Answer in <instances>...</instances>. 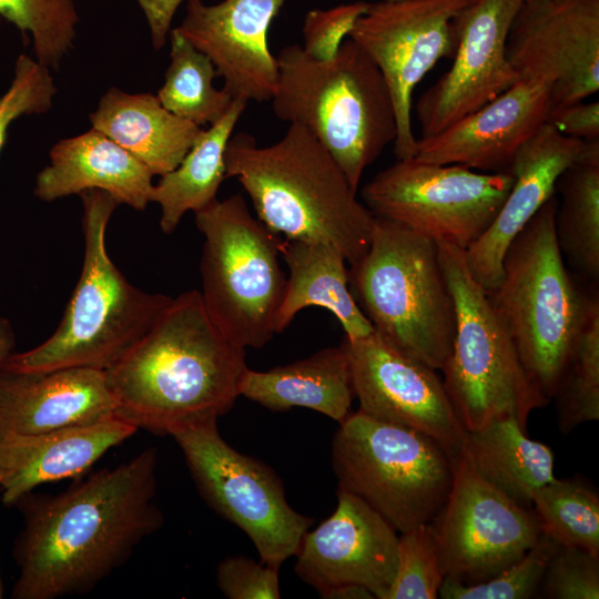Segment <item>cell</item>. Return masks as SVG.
<instances>
[{
	"mask_svg": "<svg viewBox=\"0 0 599 599\" xmlns=\"http://www.w3.org/2000/svg\"><path fill=\"white\" fill-rule=\"evenodd\" d=\"M159 454L149 447L67 490L22 496L23 515L12 555L13 599L85 595L121 568L163 525L155 502Z\"/></svg>",
	"mask_w": 599,
	"mask_h": 599,
	"instance_id": "1",
	"label": "cell"
},
{
	"mask_svg": "<svg viewBox=\"0 0 599 599\" xmlns=\"http://www.w3.org/2000/svg\"><path fill=\"white\" fill-rule=\"evenodd\" d=\"M245 348L206 312L200 291L173 298L153 326L105 370L116 417L155 435L217 420L241 396Z\"/></svg>",
	"mask_w": 599,
	"mask_h": 599,
	"instance_id": "2",
	"label": "cell"
},
{
	"mask_svg": "<svg viewBox=\"0 0 599 599\" xmlns=\"http://www.w3.org/2000/svg\"><path fill=\"white\" fill-rule=\"evenodd\" d=\"M224 161L226 177L240 182L256 217L272 232L331 243L349 265L366 253L374 215L304 126L291 123L281 140L265 146L248 133L232 135Z\"/></svg>",
	"mask_w": 599,
	"mask_h": 599,
	"instance_id": "3",
	"label": "cell"
},
{
	"mask_svg": "<svg viewBox=\"0 0 599 599\" xmlns=\"http://www.w3.org/2000/svg\"><path fill=\"white\" fill-rule=\"evenodd\" d=\"M276 60L274 114L307 129L357 192L366 167L397 136L395 109L382 72L349 38L329 60L313 59L297 44L282 48Z\"/></svg>",
	"mask_w": 599,
	"mask_h": 599,
	"instance_id": "4",
	"label": "cell"
},
{
	"mask_svg": "<svg viewBox=\"0 0 599 599\" xmlns=\"http://www.w3.org/2000/svg\"><path fill=\"white\" fill-rule=\"evenodd\" d=\"M79 196L83 207V263L62 319L43 343L23 353L13 352L3 369L108 370L146 334L173 300L134 286L111 260L105 233L120 205L115 199L101 190H88Z\"/></svg>",
	"mask_w": 599,
	"mask_h": 599,
	"instance_id": "5",
	"label": "cell"
},
{
	"mask_svg": "<svg viewBox=\"0 0 599 599\" xmlns=\"http://www.w3.org/2000/svg\"><path fill=\"white\" fill-rule=\"evenodd\" d=\"M551 196L509 244L501 277L488 296L521 364L541 394L554 398L579 335L599 309L568 271L555 230Z\"/></svg>",
	"mask_w": 599,
	"mask_h": 599,
	"instance_id": "6",
	"label": "cell"
},
{
	"mask_svg": "<svg viewBox=\"0 0 599 599\" xmlns=\"http://www.w3.org/2000/svg\"><path fill=\"white\" fill-rule=\"evenodd\" d=\"M348 273L353 295L374 331L441 370L453 349L456 312L437 243L374 216L368 248Z\"/></svg>",
	"mask_w": 599,
	"mask_h": 599,
	"instance_id": "7",
	"label": "cell"
},
{
	"mask_svg": "<svg viewBox=\"0 0 599 599\" xmlns=\"http://www.w3.org/2000/svg\"><path fill=\"white\" fill-rule=\"evenodd\" d=\"M455 302L451 353L441 372L465 430L512 418L526 428L532 410L549 402L532 383L488 293L470 274L465 250L436 242Z\"/></svg>",
	"mask_w": 599,
	"mask_h": 599,
	"instance_id": "8",
	"label": "cell"
},
{
	"mask_svg": "<svg viewBox=\"0 0 599 599\" xmlns=\"http://www.w3.org/2000/svg\"><path fill=\"white\" fill-rule=\"evenodd\" d=\"M204 236L200 271L204 307L220 331L243 348H261L277 333L287 276L278 234L234 194L194 213Z\"/></svg>",
	"mask_w": 599,
	"mask_h": 599,
	"instance_id": "9",
	"label": "cell"
},
{
	"mask_svg": "<svg viewBox=\"0 0 599 599\" xmlns=\"http://www.w3.org/2000/svg\"><path fill=\"white\" fill-rule=\"evenodd\" d=\"M338 489L354 494L399 534L430 522L454 480V459L416 429L352 412L334 435Z\"/></svg>",
	"mask_w": 599,
	"mask_h": 599,
	"instance_id": "10",
	"label": "cell"
},
{
	"mask_svg": "<svg viewBox=\"0 0 599 599\" xmlns=\"http://www.w3.org/2000/svg\"><path fill=\"white\" fill-rule=\"evenodd\" d=\"M171 436L201 497L248 536L262 562L280 569L295 556L313 519L290 506L272 468L227 444L217 420L187 426Z\"/></svg>",
	"mask_w": 599,
	"mask_h": 599,
	"instance_id": "11",
	"label": "cell"
},
{
	"mask_svg": "<svg viewBox=\"0 0 599 599\" xmlns=\"http://www.w3.org/2000/svg\"><path fill=\"white\" fill-rule=\"evenodd\" d=\"M512 182L508 171L477 172L413 156L379 171L362 199L374 216L466 251L493 223Z\"/></svg>",
	"mask_w": 599,
	"mask_h": 599,
	"instance_id": "12",
	"label": "cell"
},
{
	"mask_svg": "<svg viewBox=\"0 0 599 599\" xmlns=\"http://www.w3.org/2000/svg\"><path fill=\"white\" fill-rule=\"evenodd\" d=\"M430 525L444 578L465 585L493 578L542 535L534 509L484 480L463 451L454 459L447 500Z\"/></svg>",
	"mask_w": 599,
	"mask_h": 599,
	"instance_id": "13",
	"label": "cell"
},
{
	"mask_svg": "<svg viewBox=\"0 0 599 599\" xmlns=\"http://www.w3.org/2000/svg\"><path fill=\"white\" fill-rule=\"evenodd\" d=\"M473 0H380L369 3L348 38L375 62L389 90L396 115L397 160L413 158V92L440 59L457 45L459 13Z\"/></svg>",
	"mask_w": 599,
	"mask_h": 599,
	"instance_id": "14",
	"label": "cell"
},
{
	"mask_svg": "<svg viewBox=\"0 0 599 599\" xmlns=\"http://www.w3.org/2000/svg\"><path fill=\"white\" fill-rule=\"evenodd\" d=\"M507 58L519 78L551 85L554 109L599 90V0H526L509 30Z\"/></svg>",
	"mask_w": 599,
	"mask_h": 599,
	"instance_id": "15",
	"label": "cell"
},
{
	"mask_svg": "<svg viewBox=\"0 0 599 599\" xmlns=\"http://www.w3.org/2000/svg\"><path fill=\"white\" fill-rule=\"evenodd\" d=\"M351 364L359 412L406 426L436 440L456 459L463 427L437 370L394 347L375 331L342 342Z\"/></svg>",
	"mask_w": 599,
	"mask_h": 599,
	"instance_id": "16",
	"label": "cell"
},
{
	"mask_svg": "<svg viewBox=\"0 0 599 599\" xmlns=\"http://www.w3.org/2000/svg\"><path fill=\"white\" fill-rule=\"evenodd\" d=\"M522 2L473 0L459 13L453 64L417 102L422 138L443 131L518 81L506 47Z\"/></svg>",
	"mask_w": 599,
	"mask_h": 599,
	"instance_id": "17",
	"label": "cell"
},
{
	"mask_svg": "<svg viewBox=\"0 0 599 599\" xmlns=\"http://www.w3.org/2000/svg\"><path fill=\"white\" fill-rule=\"evenodd\" d=\"M398 531L359 497L337 489L335 511L297 549L295 572L319 596L358 583L386 599L397 567Z\"/></svg>",
	"mask_w": 599,
	"mask_h": 599,
	"instance_id": "18",
	"label": "cell"
},
{
	"mask_svg": "<svg viewBox=\"0 0 599 599\" xmlns=\"http://www.w3.org/2000/svg\"><path fill=\"white\" fill-rule=\"evenodd\" d=\"M285 0H186V14L174 28L204 53L233 100L271 101L278 80L268 29Z\"/></svg>",
	"mask_w": 599,
	"mask_h": 599,
	"instance_id": "19",
	"label": "cell"
},
{
	"mask_svg": "<svg viewBox=\"0 0 599 599\" xmlns=\"http://www.w3.org/2000/svg\"><path fill=\"white\" fill-rule=\"evenodd\" d=\"M551 85L534 78L516 83L443 131L417 139L414 158L481 172L506 171L517 150L547 122Z\"/></svg>",
	"mask_w": 599,
	"mask_h": 599,
	"instance_id": "20",
	"label": "cell"
},
{
	"mask_svg": "<svg viewBox=\"0 0 599 599\" xmlns=\"http://www.w3.org/2000/svg\"><path fill=\"white\" fill-rule=\"evenodd\" d=\"M587 142L546 122L517 150L506 170L514 179L510 191L489 227L465 251L470 274L486 292L498 285L511 241L556 194L560 175L579 160Z\"/></svg>",
	"mask_w": 599,
	"mask_h": 599,
	"instance_id": "21",
	"label": "cell"
},
{
	"mask_svg": "<svg viewBox=\"0 0 599 599\" xmlns=\"http://www.w3.org/2000/svg\"><path fill=\"white\" fill-rule=\"evenodd\" d=\"M116 416L105 370L71 367L0 372V438L33 435Z\"/></svg>",
	"mask_w": 599,
	"mask_h": 599,
	"instance_id": "22",
	"label": "cell"
},
{
	"mask_svg": "<svg viewBox=\"0 0 599 599\" xmlns=\"http://www.w3.org/2000/svg\"><path fill=\"white\" fill-rule=\"evenodd\" d=\"M136 430L115 416L88 425L0 438L2 504L14 507L40 485L83 475Z\"/></svg>",
	"mask_w": 599,
	"mask_h": 599,
	"instance_id": "23",
	"label": "cell"
},
{
	"mask_svg": "<svg viewBox=\"0 0 599 599\" xmlns=\"http://www.w3.org/2000/svg\"><path fill=\"white\" fill-rule=\"evenodd\" d=\"M153 174L125 149L92 129L57 142L49 164L37 175L34 195L44 202L101 190L119 204L144 211L151 203Z\"/></svg>",
	"mask_w": 599,
	"mask_h": 599,
	"instance_id": "24",
	"label": "cell"
},
{
	"mask_svg": "<svg viewBox=\"0 0 599 599\" xmlns=\"http://www.w3.org/2000/svg\"><path fill=\"white\" fill-rule=\"evenodd\" d=\"M92 129L105 134L162 176L184 159L202 128L182 119L149 92L128 93L110 88L89 116Z\"/></svg>",
	"mask_w": 599,
	"mask_h": 599,
	"instance_id": "25",
	"label": "cell"
},
{
	"mask_svg": "<svg viewBox=\"0 0 599 599\" xmlns=\"http://www.w3.org/2000/svg\"><path fill=\"white\" fill-rule=\"evenodd\" d=\"M241 396L273 412L313 409L339 424L355 398L348 355L341 344L268 370L247 368Z\"/></svg>",
	"mask_w": 599,
	"mask_h": 599,
	"instance_id": "26",
	"label": "cell"
},
{
	"mask_svg": "<svg viewBox=\"0 0 599 599\" xmlns=\"http://www.w3.org/2000/svg\"><path fill=\"white\" fill-rule=\"evenodd\" d=\"M280 253L290 275L278 313L277 333H282L300 311L309 306L329 311L339 321L347 338L374 332L351 292L347 261L335 245L283 237Z\"/></svg>",
	"mask_w": 599,
	"mask_h": 599,
	"instance_id": "27",
	"label": "cell"
},
{
	"mask_svg": "<svg viewBox=\"0 0 599 599\" xmlns=\"http://www.w3.org/2000/svg\"><path fill=\"white\" fill-rule=\"evenodd\" d=\"M461 451L484 480L524 507H531L535 491L556 478L551 448L530 439L512 418L466 430Z\"/></svg>",
	"mask_w": 599,
	"mask_h": 599,
	"instance_id": "28",
	"label": "cell"
},
{
	"mask_svg": "<svg viewBox=\"0 0 599 599\" xmlns=\"http://www.w3.org/2000/svg\"><path fill=\"white\" fill-rule=\"evenodd\" d=\"M246 104L233 100L217 122L202 130L181 163L153 185L151 202L161 209L163 233H173L187 212L195 213L217 199V191L226 179V145Z\"/></svg>",
	"mask_w": 599,
	"mask_h": 599,
	"instance_id": "29",
	"label": "cell"
},
{
	"mask_svg": "<svg viewBox=\"0 0 599 599\" xmlns=\"http://www.w3.org/2000/svg\"><path fill=\"white\" fill-rule=\"evenodd\" d=\"M561 200L555 216L564 258L583 278L599 277V140L588 141L582 155L559 177Z\"/></svg>",
	"mask_w": 599,
	"mask_h": 599,
	"instance_id": "30",
	"label": "cell"
},
{
	"mask_svg": "<svg viewBox=\"0 0 599 599\" xmlns=\"http://www.w3.org/2000/svg\"><path fill=\"white\" fill-rule=\"evenodd\" d=\"M169 35L170 64L156 97L165 109L200 126L217 122L233 99L214 87L215 67L175 29Z\"/></svg>",
	"mask_w": 599,
	"mask_h": 599,
	"instance_id": "31",
	"label": "cell"
},
{
	"mask_svg": "<svg viewBox=\"0 0 599 599\" xmlns=\"http://www.w3.org/2000/svg\"><path fill=\"white\" fill-rule=\"evenodd\" d=\"M531 508L554 542L599 556V495L585 479L555 478L535 491Z\"/></svg>",
	"mask_w": 599,
	"mask_h": 599,
	"instance_id": "32",
	"label": "cell"
},
{
	"mask_svg": "<svg viewBox=\"0 0 599 599\" xmlns=\"http://www.w3.org/2000/svg\"><path fill=\"white\" fill-rule=\"evenodd\" d=\"M0 17L29 34L35 60L53 70L72 50L80 22L74 0H0Z\"/></svg>",
	"mask_w": 599,
	"mask_h": 599,
	"instance_id": "33",
	"label": "cell"
},
{
	"mask_svg": "<svg viewBox=\"0 0 599 599\" xmlns=\"http://www.w3.org/2000/svg\"><path fill=\"white\" fill-rule=\"evenodd\" d=\"M554 398L564 434L599 419V309L582 328Z\"/></svg>",
	"mask_w": 599,
	"mask_h": 599,
	"instance_id": "34",
	"label": "cell"
},
{
	"mask_svg": "<svg viewBox=\"0 0 599 599\" xmlns=\"http://www.w3.org/2000/svg\"><path fill=\"white\" fill-rule=\"evenodd\" d=\"M558 545L544 534L517 561L493 578L465 585L444 578L438 598L443 599H529L539 593L547 566Z\"/></svg>",
	"mask_w": 599,
	"mask_h": 599,
	"instance_id": "35",
	"label": "cell"
},
{
	"mask_svg": "<svg viewBox=\"0 0 599 599\" xmlns=\"http://www.w3.org/2000/svg\"><path fill=\"white\" fill-rule=\"evenodd\" d=\"M443 580L430 522L399 534L396 573L386 599H436Z\"/></svg>",
	"mask_w": 599,
	"mask_h": 599,
	"instance_id": "36",
	"label": "cell"
},
{
	"mask_svg": "<svg viewBox=\"0 0 599 599\" xmlns=\"http://www.w3.org/2000/svg\"><path fill=\"white\" fill-rule=\"evenodd\" d=\"M55 94L57 87L50 69L35 58L20 54L10 87L0 97V152L10 125L22 115L49 112Z\"/></svg>",
	"mask_w": 599,
	"mask_h": 599,
	"instance_id": "37",
	"label": "cell"
},
{
	"mask_svg": "<svg viewBox=\"0 0 599 599\" xmlns=\"http://www.w3.org/2000/svg\"><path fill=\"white\" fill-rule=\"evenodd\" d=\"M538 595L551 599H598L599 556L578 547L558 545Z\"/></svg>",
	"mask_w": 599,
	"mask_h": 599,
	"instance_id": "38",
	"label": "cell"
},
{
	"mask_svg": "<svg viewBox=\"0 0 599 599\" xmlns=\"http://www.w3.org/2000/svg\"><path fill=\"white\" fill-rule=\"evenodd\" d=\"M368 6L369 2L356 1L308 11L303 24L304 52L316 60L332 59Z\"/></svg>",
	"mask_w": 599,
	"mask_h": 599,
	"instance_id": "39",
	"label": "cell"
},
{
	"mask_svg": "<svg viewBox=\"0 0 599 599\" xmlns=\"http://www.w3.org/2000/svg\"><path fill=\"white\" fill-rule=\"evenodd\" d=\"M219 589L229 599H278V569L243 556L227 557L216 568Z\"/></svg>",
	"mask_w": 599,
	"mask_h": 599,
	"instance_id": "40",
	"label": "cell"
},
{
	"mask_svg": "<svg viewBox=\"0 0 599 599\" xmlns=\"http://www.w3.org/2000/svg\"><path fill=\"white\" fill-rule=\"evenodd\" d=\"M547 123L582 141L599 140V102L579 101L551 110Z\"/></svg>",
	"mask_w": 599,
	"mask_h": 599,
	"instance_id": "41",
	"label": "cell"
},
{
	"mask_svg": "<svg viewBox=\"0 0 599 599\" xmlns=\"http://www.w3.org/2000/svg\"><path fill=\"white\" fill-rule=\"evenodd\" d=\"M184 1L186 0H136L148 22L155 50L164 47L173 18Z\"/></svg>",
	"mask_w": 599,
	"mask_h": 599,
	"instance_id": "42",
	"label": "cell"
},
{
	"mask_svg": "<svg viewBox=\"0 0 599 599\" xmlns=\"http://www.w3.org/2000/svg\"><path fill=\"white\" fill-rule=\"evenodd\" d=\"M325 599H374L375 596L365 586L345 583L327 590L321 596Z\"/></svg>",
	"mask_w": 599,
	"mask_h": 599,
	"instance_id": "43",
	"label": "cell"
},
{
	"mask_svg": "<svg viewBox=\"0 0 599 599\" xmlns=\"http://www.w3.org/2000/svg\"><path fill=\"white\" fill-rule=\"evenodd\" d=\"M16 335L11 323L0 317V372L3 368L6 361L14 352Z\"/></svg>",
	"mask_w": 599,
	"mask_h": 599,
	"instance_id": "44",
	"label": "cell"
},
{
	"mask_svg": "<svg viewBox=\"0 0 599 599\" xmlns=\"http://www.w3.org/2000/svg\"><path fill=\"white\" fill-rule=\"evenodd\" d=\"M1 490V488H0ZM3 597V590H2V581H1V575H0V598Z\"/></svg>",
	"mask_w": 599,
	"mask_h": 599,
	"instance_id": "45",
	"label": "cell"
},
{
	"mask_svg": "<svg viewBox=\"0 0 599 599\" xmlns=\"http://www.w3.org/2000/svg\"><path fill=\"white\" fill-rule=\"evenodd\" d=\"M389 1H396V0H389Z\"/></svg>",
	"mask_w": 599,
	"mask_h": 599,
	"instance_id": "46",
	"label": "cell"
},
{
	"mask_svg": "<svg viewBox=\"0 0 599 599\" xmlns=\"http://www.w3.org/2000/svg\"><path fill=\"white\" fill-rule=\"evenodd\" d=\"M524 1H526V0H524Z\"/></svg>",
	"mask_w": 599,
	"mask_h": 599,
	"instance_id": "47",
	"label": "cell"
}]
</instances>
